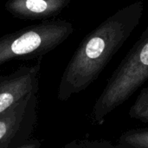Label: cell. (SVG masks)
Listing matches in <instances>:
<instances>
[{
    "mask_svg": "<svg viewBox=\"0 0 148 148\" xmlns=\"http://www.w3.org/2000/svg\"><path fill=\"white\" fill-rule=\"evenodd\" d=\"M143 10L141 0L127 5L108 16L82 40L61 78L57 95L60 101L69 100L97 79L136 29Z\"/></svg>",
    "mask_w": 148,
    "mask_h": 148,
    "instance_id": "obj_1",
    "label": "cell"
},
{
    "mask_svg": "<svg viewBox=\"0 0 148 148\" xmlns=\"http://www.w3.org/2000/svg\"><path fill=\"white\" fill-rule=\"evenodd\" d=\"M148 80V26L112 74L96 100L92 119L97 125L127 101Z\"/></svg>",
    "mask_w": 148,
    "mask_h": 148,
    "instance_id": "obj_2",
    "label": "cell"
},
{
    "mask_svg": "<svg viewBox=\"0 0 148 148\" xmlns=\"http://www.w3.org/2000/svg\"><path fill=\"white\" fill-rule=\"evenodd\" d=\"M74 31L64 20L44 21L0 37V66L15 59L42 57L62 43Z\"/></svg>",
    "mask_w": 148,
    "mask_h": 148,
    "instance_id": "obj_3",
    "label": "cell"
},
{
    "mask_svg": "<svg viewBox=\"0 0 148 148\" xmlns=\"http://www.w3.org/2000/svg\"><path fill=\"white\" fill-rule=\"evenodd\" d=\"M37 121V91L0 114V148H17L31 138Z\"/></svg>",
    "mask_w": 148,
    "mask_h": 148,
    "instance_id": "obj_4",
    "label": "cell"
},
{
    "mask_svg": "<svg viewBox=\"0 0 148 148\" xmlns=\"http://www.w3.org/2000/svg\"><path fill=\"white\" fill-rule=\"evenodd\" d=\"M40 69L39 60L36 64L22 66L10 74L0 75V114L38 91Z\"/></svg>",
    "mask_w": 148,
    "mask_h": 148,
    "instance_id": "obj_5",
    "label": "cell"
},
{
    "mask_svg": "<svg viewBox=\"0 0 148 148\" xmlns=\"http://www.w3.org/2000/svg\"><path fill=\"white\" fill-rule=\"evenodd\" d=\"M69 2L70 0H8L4 8L18 19H47L58 15Z\"/></svg>",
    "mask_w": 148,
    "mask_h": 148,
    "instance_id": "obj_6",
    "label": "cell"
},
{
    "mask_svg": "<svg viewBox=\"0 0 148 148\" xmlns=\"http://www.w3.org/2000/svg\"><path fill=\"white\" fill-rule=\"evenodd\" d=\"M124 148H148V129H133L124 133L119 139Z\"/></svg>",
    "mask_w": 148,
    "mask_h": 148,
    "instance_id": "obj_7",
    "label": "cell"
},
{
    "mask_svg": "<svg viewBox=\"0 0 148 148\" xmlns=\"http://www.w3.org/2000/svg\"><path fill=\"white\" fill-rule=\"evenodd\" d=\"M131 118L148 124V88H143L129 110Z\"/></svg>",
    "mask_w": 148,
    "mask_h": 148,
    "instance_id": "obj_8",
    "label": "cell"
},
{
    "mask_svg": "<svg viewBox=\"0 0 148 148\" xmlns=\"http://www.w3.org/2000/svg\"><path fill=\"white\" fill-rule=\"evenodd\" d=\"M63 148H117L108 141L98 140H73Z\"/></svg>",
    "mask_w": 148,
    "mask_h": 148,
    "instance_id": "obj_9",
    "label": "cell"
},
{
    "mask_svg": "<svg viewBox=\"0 0 148 148\" xmlns=\"http://www.w3.org/2000/svg\"><path fill=\"white\" fill-rule=\"evenodd\" d=\"M42 141L37 139H30L28 142L17 148H41Z\"/></svg>",
    "mask_w": 148,
    "mask_h": 148,
    "instance_id": "obj_10",
    "label": "cell"
}]
</instances>
